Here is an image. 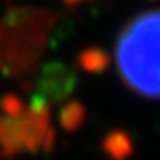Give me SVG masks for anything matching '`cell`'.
Instances as JSON below:
<instances>
[{
  "instance_id": "cell-3",
  "label": "cell",
  "mask_w": 160,
  "mask_h": 160,
  "mask_svg": "<svg viewBox=\"0 0 160 160\" xmlns=\"http://www.w3.org/2000/svg\"><path fill=\"white\" fill-rule=\"evenodd\" d=\"M50 18L42 12L18 10L6 21L2 35V66L10 72H23L42 48Z\"/></svg>"
},
{
  "instance_id": "cell-6",
  "label": "cell",
  "mask_w": 160,
  "mask_h": 160,
  "mask_svg": "<svg viewBox=\"0 0 160 160\" xmlns=\"http://www.w3.org/2000/svg\"><path fill=\"white\" fill-rule=\"evenodd\" d=\"M70 2H77V0H70Z\"/></svg>"
},
{
  "instance_id": "cell-2",
  "label": "cell",
  "mask_w": 160,
  "mask_h": 160,
  "mask_svg": "<svg viewBox=\"0 0 160 160\" xmlns=\"http://www.w3.org/2000/svg\"><path fill=\"white\" fill-rule=\"evenodd\" d=\"M4 116H0V147L4 154H16L19 151H35L48 147L52 141V129L48 123L47 104L33 98L31 106L23 108L16 97L2 100Z\"/></svg>"
},
{
  "instance_id": "cell-5",
  "label": "cell",
  "mask_w": 160,
  "mask_h": 160,
  "mask_svg": "<svg viewBox=\"0 0 160 160\" xmlns=\"http://www.w3.org/2000/svg\"><path fill=\"white\" fill-rule=\"evenodd\" d=\"M81 118H83V110H81V106H75V104H70V106L62 112V123L66 125L68 129H72V128H75V125H79Z\"/></svg>"
},
{
  "instance_id": "cell-4",
  "label": "cell",
  "mask_w": 160,
  "mask_h": 160,
  "mask_svg": "<svg viewBox=\"0 0 160 160\" xmlns=\"http://www.w3.org/2000/svg\"><path fill=\"white\" fill-rule=\"evenodd\" d=\"M73 87V77L64 66H48L39 79V91L35 98L47 104L48 100H58L66 97Z\"/></svg>"
},
{
  "instance_id": "cell-1",
  "label": "cell",
  "mask_w": 160,
  "mask_h": 160,
  "mask_svg": "<svg viewBox=\"0 0 160 160\" xmlns=\"http://www.w3.org/2000/svg\"><path fill=\"white\" fill-rule=\"evenodd\" d=\"M116 66L133 93L160 98V10L128 21L116 42Z\"/></svg>"
}]
</instances>
